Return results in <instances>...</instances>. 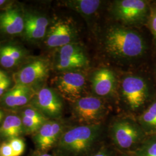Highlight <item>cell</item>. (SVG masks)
Wrapping results in <instances>:
<instances>
[{
  "label": "cell",
  "mask_w": 156,
  "mask_h": 156,
  "mask_svg": "<svg viewBox=\"0 0 156 156\" xmlns=\"http://www.w3.org/2000/svg\"><path fill=\"white\" fill-rule=\"evenodd\" d=\"M101 41L106 55L117 62H139L145 58L148 51L147 42L141 34L119 23L108 26Z\"/></svg>",
  "instance_id": "1"
},
{
  "label": "cell",
  "mask_w": 156,
  "mask_h": 156,
  "mask_svg": "<svg viewBox=\"0 0 156 156\" xmlns=\"http://www.w3.org/2000/svg\"><path fill=\"white\" fill-rule=\"evenodd\" d=\"M104 127L102 124L67 128L55 148L56 156H91L101 145Z\"/></svg>",
  "instance_id": "2"
},
{
  "label": "cell",
  "mask_w": 156,
  "mask_h": 156,
  "mask_svg": "<svg viewBox=\"0 0 156 156\" xmlns=\"http://www.w3.org/2000/svg\"><path fill=\"white\" fill-rule=\"evenodd\" d=\"M117 94L127 110L139 114L155 96L151 81L136 73L126 74L119 79Z\"/></svg>",
  "instance_id": "3"
},
{
  "label": "cell",
  "mask_w": 156,
  "mask_h": 156,
  "mask_svg": "<svg viewBox=\"0 0 156 156\" xmlns=\"http://www.w3.org/2000/svg\"><path fill=\"white\" fill-rule=\"evenodd\" d=\"M112 142L122 153H133L147 136L136 119L129 116L119 117L109 127Z\"/></svg>",
  "instance_id": "4"
},
{
  "label": "cell",
  "mask_w": 156,
  "mask_h": 156,
  "mask_svg": "<svg viewBox=\"0 0 156 156\" xmlns=\"http://www.w3.org/2000/svg\"><path fill=\"white\" fill-rule=\"evenodd\" d=\"M150 8L148 1L117 0L112 2L110 13L118 23L133 28L146 24Z\"/></svg>",
  "instance_id": "5"
},
{
  "label": "cell",
  "mask_w": 156,
  "mask_h": 156,
  "mask_svg": "<svg viewBox=\"0 0 156 156\" xmlns=\"http://www.w3.org/2000/svg\"><path fill=\"white\" fill-rule=\"evenodd\" d=\"M71 104L73 116L81 125L102 124L109 111L105 101L93 95H85Z\"/></svg>",
  "instance_id": "6"
},
{
  "label": "cell",
  "mask_w": 156,
  "mask_h": 156,
  "mask_svg": "<svg viewBox=\"0 0 156 156\" xmlns=\"http://www.w3.org/2000/svg\"><path fill=\"white\" fill-rule=\"evenodd\" d=\"M52 84L62 99L73 103L85 95L87 78L84 71L60 72L53 78Z\"/></svg>",
  "instance_id": "7"
},
{
  "label": "cell",
  "mask_w": 156,
  "mask_h": 156,
  "mask_svg": "<svg viewBox=\"0 0 156 156\" xmlns=\"http://www.w3.org/2000/svg\"><path fill=\"white\" fill-rule=\"evenodd\" d=\"M89 63L86 51L78 41L56 49L54 67L59 73L84 71Z\"/></svg>",
  "instance_id": "8"
},
{
  "label": "cell",
  "mask_w": 156,
  "mask_h": 156,
  "mask_svg": "<svg viewBox=\"0 0 156 156\" xmlns=\"http://www.w3.org/2000/svg\"><path fill=\"white\" fill-rule=\"evenodd\" d=\"M50 62L44 58H37L23 66L13 75L15 84L33 87L42 83L49 76Z\"/></svg>",
  "instance_id": "9"
},
{
  "label": "cell",
  "mask_w": 156,
  "mask_h": 156,
  "mask_svg": "<svg viewBox=\"0 0 156 156\" xmlns=\"http://www.w3.org/2000/svg\"><path fill=\"white\" fill-rule=\"evenodd\" d=\"M92 95L103 100L111 98L117 93L119 79L114 71L107 67L94 70L90 75Z\"/></svg>",
  "instance_id": "10"
},
{
  "label": "cell",
  "mask_w": 156,
  "mask_h": 156,
  "mask_svg": "<svg viewBox=\"0 0 156 156\" xmlns=\"http://www.w3.org/2000/svg\"><path fill=\"white\" fill-rule=\"evenodd\" d=\"M30 103L48 119H58L62 116V98L53 88H41L35 92Z\"/></svg>",
  "instance_id": "11"
},
{
  "label": "cell",
  "mask_w": 156,
  "mask_h": 156,
  "mask_svg": "<svg viewBox=\"0 0 156 156\" xmlns=\"http://www.w3.org/2000/svg\"><path fill=\"white\" fill-rule=\"evenodd\" d=\"M78 31L73 23L58 20L49 26L46 34L45 45L57 49L65 45L78 42Z\"/></svg>",
  "instance_id": "12"
},
{
  "label": "cell",
  "mask_w": 156,
  "mask_h": 156,
  "mask_svg": "<svg viewBox=\"0 0 156 156\" xmlns=\"http://www.w3.org/2000/svg\"><path fill=\"white\" fill-rule=\"evenodd\" d=\"M66 129L65 124L60 119L47 120L34 136L38 151L46 152L55 147Z\"/></svg>",
  "instance_id": "13"
},
{
  "label": "cell",
  "mask_w": 156,
  "mask_h": 156,
  "mask_svg": "<svg viewBox=\"0 0 156 156\" xmlns=\"http://www.w3.org/2000/svg\"><path fill=\"white\" fill-rule=\"evenodd\" d=\"M35 91L33 87L15 84L0 99L1 106L8 109H16L30 103Z\"/></svg>",
  "instance_id": "14"
},
{
  "label": "cell",
  "mask_w": 156,
  "mask_h": 156,
  "mask_svg": "<svg viewBox=\"0 0 156 156\" xmlns=\"http://www.w3.org/2000/svg\"><path fill=\"white\" fill-rule=\"evenodd\" d=\"M24 19L23 32L26 38L33 41L44 40L49 27L48 18L41 14L27 13L24 15Z\"/></svg>",
  "instance_id": "15"
},
{
  "label": "cell",
  "mask_w": 156,
  "mask_h": 156,
  "mask_svg": "<svg viewBox=\"0 0 156 156\" xmlns=\"http://www.w3.org/2000/svg\"><path fill=\"white\" fill-rule=\"evenodd\" d=\"M24 28V19L16 8L7 7L0 12V29L8 35L22 33Z\"/></svg>",
  "instance_id": "16"
},
{
  "label": "cell",
  "mask_w": 156,
  "mask_h": 156,
  "mask_svg": "<svg viewBox=\"0 0 156 156\" xmlns=\"http://www.w3.org/2000/svg\"><path fill=\"white\" fill-rule=\"evenodd\" d=\"M26 53L22 48L13 44L0 45V64L5 68L17 66L26 57Z\"/></svg>",
  "instance_id": "17"
},
{
  "label": "cell",
  "mask_w": 156,
  "mask_h": 156,
  "mask_svg": "<svg viewBox=\"0 0 156 156\" xmlns=\"http://www.w3.org/2000/svg\"><path fill=\"white\" fill-rule=\"evenodd\" d=\"M67 6L80 14L86 20H91L98 13L104 1L99 0H72L66 1Z\"/></svg>",
  "instance_id": "18"
},
{
  "label": "cell",
  "mask_w": 156,
  "mask_h": 156,
  "mask_svg": "<svg viewBox=\"0 0 156 156\" xmlns=\"http://www.w3.org/2000/svg\"><path fill=\"white\" fill-rule=\"evenodd\" d=\"M24 133L21 118L15 115L6 116L0 126V139L5 141L19 138Z\"/></svg>",
  "instance_id": "19"
},
{
  "label": "cell",
  "mask_w": 156,
  "mask_h": 156,
  "mask_svg": "<svg viewBox=\"0 0 156 156\" xmlns=\"http://www.w3.org/2000/svg\"><path fill=\"white\" fill-rule=\"evenodd\" d=\"M136 119L147 135L156 134V95Z\"/></svg>",
  "instance_id": "20"
},
{
  "label": "cell",
  "mask_w": 156,
  "mask_h": 156,
  "mask_svg": "<svg viewBox=\"0 0 156 156\" xmlns=\"http://www.w3.org/2000/svg\"><path fill=\"white\" fill-rule=\"evenodd\" d=\"M133 154L135 156H156V134L147 135Z\"/></svg>",
  "instance_id": "21"
},
{
  "label": "cell",
  "mask_w": 156,
  "mask_h": 156,
  "mask_svg": "<svg viewBox=\"0 0 156 156\" xmlns=\"http://www.w3.org/2000/svg\"><path fill=\"white\" fill-rule=\"evenodd\" d=\"M146 25L151 31L153 44L156 48V2H151L150 13Z\"/></svg>",
  "instance_id": "22"
},
{
  "label": "cell",
  "mask_w": 156,
  "mask_h": 156,
  "mask_svg": "<svg viewBox=\"0 0 156 156\" xmlns=\"http://www.w3.org/2000/svg\"><path fill=\"white\" fill-rule=\"evenodd\" d=\"M24 133L27 134H35L44 123H40L30 117L20 115Z\"/></svg>",
  "instance_id": "23"
},
{
  "label": "cell",
  "mask_w": 156,
  "mask_h": 156,
  "mask_svg": "<svg viewBox=\"0 0 156 156\" xmlns=\"http://www.w3.org/2000/svg\"><path fill=\"white\" fill-rule=\"evenodd\" d=\"M20 115L27 116L40 123H45L49 120L42 113L32 106L26 107L21 112Z\"/></svg>",
  "instance_id": "24"
},
{
  "label": "cell",
  "mask_w": 156,
  "mask_h": 156,
  "mask_svg": "<svg viewBox=\"0 0 156 156\" xmlns=\"http://www.w3.org/2000/svg\"><path fill=\"white\" fill-rule=\"evenodd\" d=\"M9 142L13 151L15 156H21L25 151L26 145L22 139L19 138H16L10 140Z\"/></svg>",
  "instance_id": "25"
},
{
  "label": "cell",
  "mask_w": 156,
  "mask_h": 156,
  "mask_svg": "<svg viewBox=\"0 0 156 156\" xmlns=\"http://www.w3.org/2000/svg\"><path fill=\"white\" fill-rule=\"evenodd\" d=\"M91 156H117V155L110 147L106 145H102L100 149Z\"/></svg>",
  "instance_id": "26"
},
{
  "label": "cell",
  "mask_w": 156,
  "mask_h": 156,
  "mask_svg": "<svg viewBox=\"0 0 156 156\" xmlns=\"http://www.w3.org/2000/svg\"><path fill=\"white\" fill-rule=\"evenodd\" d=\"M0 156H15L9 142H4L0 145Z\"/></svg>",
  "instance_id": "27"
},
{
  "label": "cell",
  "mask_w": 156,
  "mask_h": 156,
  "mask_svg": "<svg viewBox=\"0 0 156 156\" xmlns=\"http://www.w3.org/2000/svg\"><path fill=\"white\" fill-rule=\"evenodd\" d=\"M11 84L10 79L8 76L0 83V99L8 90Z\"/></svg>",
  "instance_id": "28"
},
{
  "label": "cell",
  "mask_w": 156,
  "mask_h": 156,
  "mask_svg": "<svg viewBox=\"0 0 156 156\" xmlns=\"http://www.w3.org/2000/svg\"><path fill=\"white\" fill-rule=\"evenodd\" d=\"M34 156H56L51 155L50 154L48 153L47 152H43V151H38L37 153H35Z\"/></svg>",
  "instance_id": "29"
},
{
  "label": "cell",
  "mask_w": 156,
  "mask_h": 156,
  "mask_svg": "<svg viewBox=\"0 0 156 156\" xmlns=\"http://www.w3.org/2000/svg\"><path fill=\"white\" fill-rule=\"evenodd\" d=\"M4 119V113L2 110L0 109V126L1 125Z\"/></svg>",
  "instance_id": "30"
},
{
  "label": "cell",
  "mask_w": 156,
  "mask_h": 156,
  "mask_svg": "<svg viewBox=\"0 0 156 156\" xmlns=\"http://www.w3.org/2000/svg\"><path fill=\"white\" fill-rule=\"evenodd\" d=\"M8 4H9V1H8L0 0V8L4 7V6Z\"/></svg>",
  "instance_id": "31"
},
{
  "label": "cell",
  "mask_w": 156,
  "mask_h": 156,
  "mask_svg": "<svg viewBox=\"0 0 156 156\" xmlns=\"http://www.w3.org/2000/svg\"><path fill=\"white\" fill-rule=\"evenodd\" d=\"M6 77H7V76L2 71H0V83Z\"/></svg>",
  "instance_id": "32"
},
{
  "label": "cell",
  "mask_w": 156,
  "mask_h": 156,
  "mask_svg": "<svg viewBox=\"0 0 156 156\" xmlns=\"http://www.w3.org/2000/svg\"><path fill=\"white\" fill-rule=\"evenodd\" d=\"M120 156H135L133 153H122Z\"/></svg>",
  "instance_id": "33"
},
{
  "label": "cell",
  "mask_w": 156,
  "mask_h": 156,
  "mask_svg": "<svg viewBox=\"0 0 156 156\" xmlns=\"http://www.w3.org/2000/svg\"><path fill=\"white\" fill-rule=\"evenodd\" d=\"M154 77H155V80L156 82V65L155 67V69H154Z\"/></svg>",
  "instance_id": "34"
}]
</instances>
